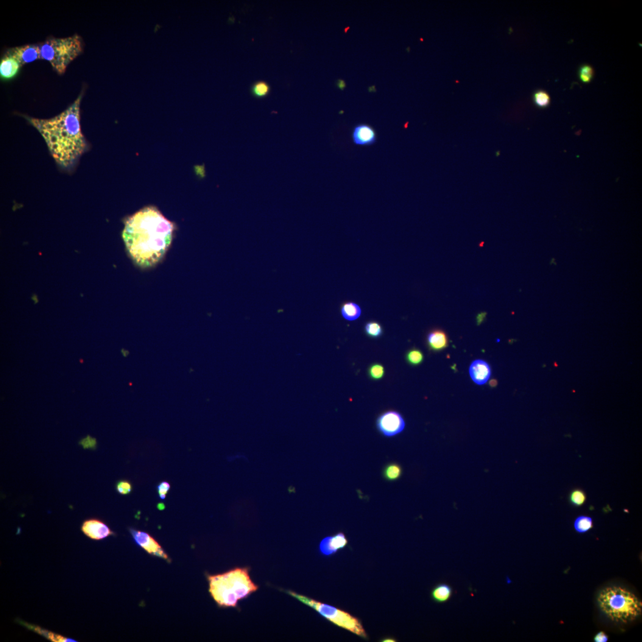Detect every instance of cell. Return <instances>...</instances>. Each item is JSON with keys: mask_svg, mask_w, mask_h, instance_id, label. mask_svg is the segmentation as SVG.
Instances as JSON below:
<instances>
[{"mask_svg": "<svg viewBox=\"0 0 642 642\" xmlns=\"http://www.w3.org/2000/svg\"><path fill=\"white\" fill-rule=\"evenodd\" d=\"M174 225L154 206H147L128 218L123 232L133 261L142 268L154 266L172 244Z\"/></svg>", "mask_w": 642, "mask_h": 642, "instance_id": "6da1fadb", "label": "cell"}, {"mask_svg": "<svg viewBox=\"0 0 642 642\" xmlns=\"http://www.w3.org/2000/svg\"><path fill=\"white\" fill-rule=\"evenodd\" d=\"M81 99L82 95L67 110L52 119L26 118L43 136L55 161L66 168L74 163L86 148L80 128Z\"/></svg>", "mask_w": 642, "mask_h": 642, "instance_id": "7a4b0ae2", "label": "cell"}, {"mask_svg": "<svg viewBox=\"0 0 642 642\" xmlns=\"http://www.w3.org/2000/svg\"><path fill=\"white\" fill-rule=\"evenodd\" d=\"M209 593L219 606L236 607L238 602L258 590L251 579L249 568H237L225 573L208 576Z\"/></svg>", "mask_w": 642, "mask_h": 642, "instance_id": "3957f363", "label": "cell"}, {"mask_svg": "<svg viewBox=\"0 0 642 642\" xmlns=\"http://www.w3.org/2000/svg\"><path fill=\"white\" fill-rule=\"evenodd\" d=\"M600 609L613 621L627 623L639 617L642 603L634 594L617 586L604 589L599 594Z\"/></svg>", "mask_w": 642, "mask_h": 642, "instance_id": "277c9868", "label": "cell"}, {"mask_svg": "<svg viewBox=\"0 0 642 642\" xmlns=\"http://www.w3.org/2000/svg\"><path fill=\"white\" fill-rule=\"evenodd\" d=\"M40 59L49 61L58 74L66 72L69 64L83 50L82 39L78 35L65 38H53L38 45Z\"/></svg>", "mask_w": 642, "mask_h": 642, "instance_id": "5b68a950", "label": "cell"}, {"mask_svg": "<svg viewBox=\"0 0 642 642\" xmlns=\"http://www.w3.org/2000/svg\"><path fill=\"white\" fill-rule=\"evenodd\" d=\"M284 592L302 604L312 608L320 616L336 626L347 630L363 639H368L367 633L361 621L350 614L295 592L292 591H284Z\"/></svg>", "mask_w": 642, "mask_h": 642, "instance_id": "8992f818", "label": "cell"}, {"mask_svg": "<svg viewBox=\"0 0 642 642\" xmlns=\"http://www.w3.org/2000/svg\"><path fill=\"white\" fill-rule=\"evenodd\" d=\"M376 428L387 437H395L403 431L406 423L400 413L390 410L383 413L376 420Z\"/></svg>", "mask_w": 642, "mask_h": 642, "instance_id": "52a82bcc", "label": "cell"}, {"mask_svg": "<svg viewBox=\"0 0 642 642\" xmlns=\"http://www.w3.org/2000/svg\"><path fill=\"white\" fill-rule=\"evenodd\" d=\"M130 533L136 544L145 549L148 553L164 560H169L168 555L160 544L148 533L133 529H130Z\"/></svg>", "mask_w": 642, "mask_h": 642, "instance_id": "ba28073f", "label": "cell"}, {"mask_svg": "<svg viewBox=\"0 0 642 642\" xmlns=\"http://www.w3.org/2000/svg\"><path fill=\"white\" fill-rule=\"evenodd\" d=\"M348 540L343 532L329 536L321 541L319 546L321 554L326 557L331 556L347 545Z\"/></svg>", "mask_w": 642, "mask_h": 642, "instance_id": "9c48e42d", "label": "cell"}, {"mask_svg": "<svg viewBox=\"0 0 642 642\" xmlns=\"http://www.w3.org/2000/svg\"><path fill=\"white\" fill-rule=\"evenodd\" d=\"M351 139L357 146L369 147L375 144L377 141V135L374 128L370 125L360 124L354 127Z\"/></svg>", "mask_w": 642, "mask_h": 642, "instance_id": "30bf717a", "label": "cell"}, {"mask_svg": "<svg viewBox=\"0 0 642 642\" xmlns=\"http://www.w3.org/2000/svg\"><path fill=\"white\" fill-rule=\"evenodd\" d=\"M82 530L83 534L94 540H103L114 535L107 524L97 519L85 521L82 524Z\"/></svg>", "mask_w": 642, "mask_h": 642, "instance_id": "8fae6325", "label": "cell"}, {"mask_svg": "<svg viewBox=\"0 0 642 642\" xmlns=\"http://www.w3.org/2000/svg\"><path fill=\"white\" fill-rule=\"evenodd\" d=\"M6 54L15 58L21 66L40 59L38 45H26L8 50Z\"/></svg>", "mask_w": 642, "mask_h": 642, "instance_id": "7c38bea8", "label": "cell"}, {"mask_svg": "<svg viewBox=\"0 0 642 642\" xmlns=\"http://www.w3.org/2000/svg\"><path fill=\"white\" fill-rule=\"evenodd\" d=\"M469 373L471 379L476 384L484 385L490 378L491 368L487 362L482 360H476L471 363Z\"/></svg>", "mask_w": 642, "mask_h": 642, "instance_id": "4fadbf2b", "label": "cell"}, {"mask_svg": "<svg viewBox=\"0 0 642 642\" xmlns=\"http://www.w3.org/2000/svg\"><path fill=\"white\" fill-rule=\"evenodd\" d=\"M426 340L429 349L434 351L443 350L448 346L447 335L440 329H434L430 331Z\"/></svg>", "mask_w": 642, "mask_h": 642, "instance_id": "5bb4252c", "label": "cell"}, {"mask_svg": "<svg viewBox=\"0 0 642 642\" xmlns=\"http://www.w3.org/2000/svg\"><path fill=\"white\" fill-rule=\"evenodd\" d=\"M21 65L15 58L5 54L2 58L0 64V74L1 78L5 79H12L15 77L21 68Z\"/></svg>", "mask_w": 642, "mask_h": 642, "instance_id": "9a60e30c", "label": "cell"}, {"mask_svg": "<svg viewBox=\"0 0 642 642\" xmlns=\"http://www.w3.org/2000/svg\"><path fill=\"white\" fill-rule=\"evenodd\" d=\"M453 594V590L445 583L438 584L433 588L431 593L432 600L438 604L448 602Z\"/></svg>", "mask_w": 642, "mask_h": 642, "instance_id": "2e32d148", "label": "cell"}, {"mask_svg": "<svg viewBox=\"0 0 642 642\" xmlns=\"http://www.w3.org/2000/svg\"><path fill=\"white\" fill-rule=\"evenodd\" d=\"M341 313L343 318L347 321H354L361 317V308L354 302H345L341 306Z\"/></svg>", "mask_w": 642, "mask_h": 642, "instance_id": "e0dca14e", "label": "cell"}, {"mask_svg": "<svg viewBox=\"0 0 642 642\" xmlns=\"http://www.w3.org/2000/svg\"><path fill=\"white\" fill-rule=\"evenodd\" d=\"M402 473H403V469L401 466L396 463H389L385 466L382 471L384 478L389 482L397 481L401 478Z\"/></svg>", "mask_w": 642, "mask_h": 642, "instance_id": "ac0fdd59", "label": "cell"}, {"mask_svg": "<svg viewBox=\"0 0 642 642\" xmlns=\"http://www.w3.org/2000/svg\"><path fill=\"white\" fill-rule=\"evenodd\" d=\"M574 527L576 532L583 534L593 528V520L590 517L581 516L574 521Z\"/></svg>", "mask_w": 642, "mask_h": 642, "instance_id": "d6986e66", "label": "cell"}, {"mask_svg": "<svg viewBox=\"0 0 642 642\" xmlns=\"http://www.w3.org/2000/svg\"><path fill=\"white\" fill-rule=\"evenodd\" d=\"M27 626L29 627L30 629L35 631V632L36 633H38V634H40L42 636H44V637H46L47 639H48L49 640L51 641L52 642H76L74 641V639H68L65 637H63V636H62L55 634V633L49 632V631L47 630L42 629L41 628L39 627L33 626H31V625H27Z\"/></svg>", "mask_w": 642, "mask_h": 642, "instance_id": "ffe728a7", "label": "cell"}, {"mask_svg": "<svg viewBox=\"0 0 642 642\" xmlns=\"http://www.w3.org/2000/svg\"><path fill=\"white\" fill-rule=\"evenodd\" d=\"M365 332L368 337L376 339L382 336L383 328L381 323L376 321H370L366 323Z\"/></svg>", "mask_w": 642, "mask_h": 642, "instance_id": "44dd1931", "label": "cell"}, {"mask_svg": "<svg viewBox=\"0 0 642 642\" xmlns=\"http://www.w3.org/2000/svg\"><path fill=\"white\" fill-rule=\"evenodd\" d=\"M533 100L535 105L540 108H546L551 104V97L549 94L543 90L535 92L533 96Z\"/></svg>", "mask_w": 642, "mask_h": 642, "instance_id": "7402d4cb", "label": "cell"}, {"mask_svg": "<svg viewBox=\"0 0 642 642\" xmlns=\"http://www.w3.org/2000/svg\"><path fill=\"white\" fill-rule=\"evenodd\" d=\"M587 499L585 491L581 489L572 490L569 494L568 500L572 506L579 507L584 505Z\"/></svg>", "mask_w": 642, "mask_h": 642, "instance_id": "603a6c76", "label": "cell"}, {"mask_svg": "<svg viewBox=\"0 0 642 642\" xmlns=\"http://www.w3.org/2000/svg\"><path fill=\"white\" fill-rule=\"evenodd\" d=\"M406 360L410 365L417 367L423 362V353L418 348H412L406 353Z\"/></svg>", "mask_w": 642, "mask_h": 642, "instance_id": "cb8c5ba5", "label": "cell"}, {"mask_svg": "<svg viewBox=\"0 0 642 642\" xmlns=\"http://www.w3.org/2000/svg\"><path fill=\"white\" fill-rule=\"evenodd\" d=\"M385 370L383 365L380 364L371 365L368 370L369 377L373 381H379L384 378Z\"/></svg>", "mask_w": 642, "mask_h": 642, "instance_id": "d4e9b609", "label": "cell"}, {"mask_svg": "<svg viewBox=\"0 0 642 642\" xmlns=\"http://www.w3.org/2000/svg\"><path fill=\"white\" fill-rule=\"evenodd\" d=\"M594 75V71L593 66L590 64H583L579 70V79L583 83H590L593 80Z\"/></svg>", "mask_w": 642, "mask_h": 642, "instance_id": "484cf974", "label": "cell"}, {"mask_svg": "<svg viewBox=\"0 0 642 642\" xmlns=\"http://www.w3.org/2000/svg\"><path fill=\"white\" fill-rule=\"evenodd\" d=\"M270 92V87L267 83L259 82L254 84L252 88L253 96L258 99L267 97Z\"/></svg>", "mask_w": 642, "mask_h": 642, "instance_id": "4316f807", "label": "cell"}, {"mask_svg": "<svg viewBox=\"0 0 642 642\" xmlns=\"http://www.w3.org/2000/svg\"><path fill=\"white\" fill-rule=\"evenodd\" d=\"M116 490L121 495H128L132 492V485L130 482L126 481H119L116 485Z\"/></svg>", "mask_w": 642, "mask_h": 642, "instance_id": "83f0119b", "label": "cell"}, {"mask_svg": "<svg viewBox=\"0 0 642 642\" xmlns=\"http://www.w3.org/2000/svg\"><path fill=\"white\" fill-rule=\"evenodd\" d=\"M170 490V484L169 482L163 481L160 483L158 485L157 491L158 495L161 499H165L166 498L167 493Z\"/></svg>", "mask_w": 642, "mask_h": 642, "instance_id": "f1b7e54d", "label": "cell"}, {"mask_svg": "<svg viewBox=\"0 0 642 642\" xmlns=\"http://www.w3.org/2000/svg\"><path fill=\"white\" fill-rule=\"evenodd\" d=\"M608 640V636L605 633L601 632L594 636V641L596 642H606Z\"/></svg>", "mask_w": 642, "mask_h": 642, "instance_id": "f546056e", "label": "cell"}, {"mask_svg": "<svg viewBox=\"0 0 642 642\" xmlns=\"http://www.w3.org/2000/svg\"><path fill=\"white\" fill-rule=\"evenodd\" d=\"M485 317L486 313H481L478 315V317H477V322H478V324H480V323H481L483 322V321L485 320Z\"/></svg>", "mask_w": 642, "mask_h": 642, "instance_id": "4dcf8cb0", "label": "cell"}, {"mask_svg": "<svg viewBox=\"0 0 642 642\" xmlns=\"http://www.w3.org/2000/svg\"><path fill=\"white\" fill-rule=\"evenodd\" d=\"M381 642H396V641H395V639H393V638H385V639H382Z\"/></svg>", "mask_w": 642, "mask_h": 642, "instance_id": "1f68e13d", "label": "cell"}, {"mask_svg": "<svg viewBox=\"0 0 642 642\" xmlns=\"http://www.w3.org/2000/svg\"><path fill=\"white\" fill-rule=\"evenodd\" d=\"M490 384L491 387H496V385H497V381H496V380H495V379H493V380H491L490 381Z\"/></svg>", "mask_w": 642, "mask_h": 642, "instance_id": "d6a6232c", "label": "cell"}, {"mask_svg": "<svg viewBox=\"0 0 642 642\" xmlns=\"http://www.w3.org/2000/svg\"><path fill=\"white\" fill-rule=\"evenodd\" d=\"M338 86H339V87L340 89H343L345 88V83H344V82H343V81L342 80L339 81V84H338Z\"/></svg>", "mask_w": 642, "mask_h": 642, "instance_id": "836d02e7", "label": "cell"}, {"mask_svg": "<svg viewBox=\"0 0 642 642\" xmlns=\"http://www.w3.org/2000/svg\"><path fill=\"white\" fill-rule=\"evenodd\" d=\"M122 353L124 357H127L128 355V354H129V352H128V351L126 350L122 349Z\"/></svg>", "mask_w": 642, "mask_h": 642, "instance_id": "e575fe53", "label": "cell"}]
</instances>
